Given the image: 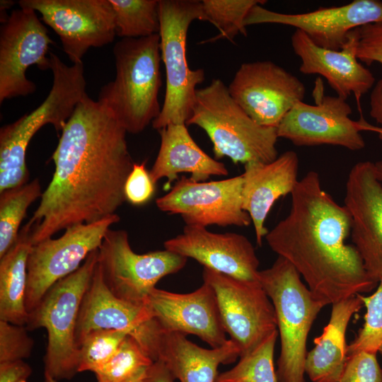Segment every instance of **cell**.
<instances>
[{"label":"cell","instance_id":"cell-1","mask_svg":"<svg viewBox=\"0 0 382 382\" xmlns=\"http://www.w3.org/2000/svg\"><path fill=\"white\" fill-rule=\"evenodd\" d=\"M127 133L98 100L86 94L79 103L52 154V178L28 221L33 245L69 226L116 214L134 163Z\"/></svg>","mask_w":382,"mask_h":382},{"label":"cell","instance_id":"cell-2","mask_svg":"<svg viewBox=\"0 0 382 382\" xmlns=\"http://www.w3.org/2000/svg\"><path fill=\"white\" fill-rule=\"evenodd\" d=\"M291 196L289 214L265 239L303 277L313 296L326 306L375 288L378 283L359 252L346 244L349 214L323 189L318 173L308 172Z\"/></svg>","mask_w":382,"mask_h":382},{"label":"cell","instance_id":"cell-3","mask_svg":"<svg viewBox=\"0 0 382 382\" xmlns=\"http://www.w3.org/2000/svg\"><path fill=\"white\" fill-rule=\"evenodd\" d=\"M115 77L100 90L98 101L130 134L156 119L161 107L160 35L122 38L113 47Z\"/></svg>","mask_w":382,"mask_h":382},{"label":"cell","instance_id":"cell-4","mask_svg":"<svg viewBox=\"0 0 382 382\" xmlns=\"http://www.w3.org/2000/svg\"><path fill=\"white\" fill-rule=\"evenodd\" d=\"M52 88L34 110L0 129V192L28 183L26 151L34 135L46 125L62 130L86 93L82 63L68 66L50 52Z\"/></svg>","mask_w":382,"mask_h":382},{"label":"cell","instance_id":"cell-5","mask_svg":"<svg viewBox=\"0 0 382 382\" xmlns=\"http://www.w3.org/2000/svg\"><path fill=\"white\" fill-rule=\"evenodd\" d=\"M205 131L216 158L228 157L234 163H270L278 157L277 128L255 122L231 96L228 86L215 79L197 88L186 125Z\"/></svg>","mask_w":382,"mask_h":382},{"label":"cell","instance_id":"cell-6","mask_svg":"<svg viewBox=\"0 0 382 382\" xmlns=\"http://www.w3.org/2000/svg\"><path fill=\"white\" fill-rule=\"evenodd\" d=\"M258 280L277 317L281 341L276 369L278 382H306L307 337L325 305L304 285L293 265L280 256L270 267L260 270Z\"/></svg>","mask_w":382,"mask_h":382},{"label":"cell","instance_id":"cell-7","mask_svg":"<svg viewBox=\"0 0 382 382\" xmlns=\"http://www.w3.org/2000/svg\"><path fill=\"white\" fill-rule=\"evenodd\" d=\"M98 261V249H96L76 271L53 284L29 313L25 325L28 330L40 328L47 330L45 373L57 381L71 379L79 373L77 319Z\"/></svg>","mask_w":382,"mask_h":382},{"label":"cell","instance_id":"cell-8","mask_svg":"<svg viewBox=\"0 0 382 382\" xmlns=\"http://www.w3.org/2000/svg\"><path fill=\"white\" fill-rule=\"evenodd\" d=\"M160 49L166 71V92L161 110L152 124L161 129L170 124H185L194 106L197 86L204 80L202 69L188 66L187 34L195 20L204 21L202 1L159 0Z\"/></svg>","mask_w":382,"mask_h":382},{"label":"cell","instance_id":"cell-9","mask_svg":"<svg viewBox=\"0 0 382 382\" xmlns=\"http://www.w3.org/2000/svg\"><path fill=\"white\" fill-rule=\"evenodd\" d=\"M187 258L167 250L144 254L131 248L125 230L109 229L98 248V264L109 289L119 299L145 305L158 282L176 273Z\"/></svg>","mask_w":382,"mask_h":382},{"label":"cell","instance_id":"cell-10","mask_svg":"<svg viewBox=\"0 0 382 382\" xmlns=\"http://www.w3.org/2000/svg\"><path fill=\"white\" fill-rule=\"evenodd\" d=\"M202 278L214 291L223 327L238 346L240 357L278 331L274 306L259 281L236 279L206 267Z\"/></svg>","mask_w":382,"mask_h":382},{"label":"cell","instance_id":"cell-11","mask_svg":"<svg viewBox=\"0 0 382 382\" xmlns=\"http://www.w3.org/2000/svg\"><path fill=\"white\" fill-rule=\"evenodd\" d=\"M120 220L116 214L94 223L74 225L59 238H49L32 246L25 294L28 313L53 284L76 271L88 255L99 248L110 227Z\"/></svg>","mask_w":382,"mask_h":382},{"label":"cell","instance_id":"cell-12","mask_svg":"<svg viewBox=\"0 0 382 382\" xmlns=\"http://www.w3.org/2000/svg\"><path fill=\"white\" fill-rule=\"evenodd\" d=\"M54 42L47 28L33 9L11 11L0 28V103L25 96L36 91V85L26 76L28 67L50 69L47 57Z\"/></svg>","mask_w":382,"mask_h":382},{"label":"cell","instance_id":"cell-13","mask_svg":"<svg viewBox=\"0 0 382 382\" xmlns=\"http://www.w3.org/2000/svg\"><path fill=\"white\" fill-rule=\"evenodd\" d=\"M18 4L41 15L59 37L73 64L82 63L91 47L111 43L116 35L110 0H21Z\"/></svg>","mask_w":382,"mask_h":382},{"label":"cell","instance_id":"cell-14","mask_svg":"<svg viewBox=\"0 0 382 382\" xmlns=\"http://www.w3.org/2000/svg\"><path fill=\"white\" fill-rule=\"evenodd\" d=\"M323 87H315V105L299 101L285 115L277 128L279 138L291 141L296 146H340L351 151L364 148L361 134L368 123L361 117L359 121L349 117L352 108L338 96L323 94Z\"/></svg>","mask_w":382,"mask_h":382},{"label":"cell","instance_id":"cell-15","mask_svg":"<svg viewBox=\"0 0 382 382\" xmlns=\"http://www.w3.org/2000/svg\"><path fill=\"white\" fill-rule=\"evenodd\" d=\"M243 182L242 175L209 182L182 176L156 204L162 212L180 215L188 226H247L252 221L243 209Z\"/></svg>","mask_w":382,"mask_h":382},{"label":"cell","instance_id":"cell-16","mask_svg":"<svg viewBox=\"0 0 382 382\" xmlns=\"http://www.w3.org/2000/svg\"><path fill=\"white\" fill-rule=\"evenodd\" d=\"M228 90L255 122L274 128L306 95L296 76L269 60L242 64Z\"/></svg>","mask_w":382,"mask_h":382},{"label":"cell","instance_id":"cell-17","mask_svg":"<svg viewBox=\"0 0 382 382\" xmlns=\"http://www.w3.org/2000/svg\"><path fill=\"white\" fill-rule=\"evenodd\" d=\"M378 22H382V1L354 0L340 6L295 14L274 12L257 4L248 12L244 25L275 23L295 27L316 45L340 50L352 30Z\"/></svg>","mask_w":382,"mask_h":382},{"label":"cell","instance_id":"cell-18","mask_svg":"<svg viewBox=\"0 0 382 382\" xmlns=\"http://www.w3.org/2000/svg\"><path fill=\"white\" fill-rule=\"evenodd\" d=\"M344 206L352 220L351 236L369 276L382 279V184L374 163H357L351 168Z\"/></svg>","mask_w":382,"mask_h":382},{"label":"cell","instance_id":"cell-19","mask_svg":"<svg viewBox=\"0 0 382 382\" xmlns=\"http://www.w3.org/2000/svg\"><path fill=\"white\" fill-rule=\"evenodd\" d=\"M145 305L166 332L196 335L211 348L219 347L228 340L214 291L206 282L187 294L155 288Z\"/></svg>","mask_w":382,"mask_h":382},{"label":"cell","instance_id":"cell-20","mask_svg":"<svg viewBox=\"0 0 382 382\" xmlns=\"http://www.w3.org/2000/svg\"><path fill=\"white\" fill-rule=\"evenodd\" d=\"M165 250L190 257L216 272L247 281H259L260 262L250 241L236 233H216L185 225L183 233L166 241Z\"/></svg>","mask_w":382,"mask_h":382},{"label":"cell","instance_id":"cell-21","mask_svg":"<svg viewBox=\"0 0 382 382\" xmlns=\"http://www.w3.org/2000/svg\"><path fill=\"white\" fill-rule=\"evenodd\" d=\"M357 28L349 33L340 50L320 47L299 30H296L291 40L294 53L301 60V73L323 76L338 97L346 100L353 94L359 106L360 98L373 87L375 78L356 57Z\"/></svg>","mask_w":382,"mask_h":382},{"label":"cell","instance_id":"cell-22","mask_svg":"<svg viewBox=\"0 0 382 382\" xmlns=\"http://www.w3.org/2000/svg\"><path fill=\"white\" fill-rule=\"evenodd\" d=\"M149 346L148 354L155 361H163L180 382H215L220 364L234 362L240 349L231 339L222 346L207 349L175 332L158 330Z\"/></svg>","mask_w":382,"mask_h":382},{"label":"cell","instance_id":"cell-23","mask_svg":"<svg viewBox=\"0 0 382 382\" xmlns=\"http://www.w3.org/2000/svg\"><path fill=\"white\" fill-rule=\"evenodd\" d=\"M244 165L243 209L249 214L256 242L261 245L269 232L265 223L272 207L279 197L291 194L299 182V158L294 151H287L270 163Z\"/></svg>","mask_w":382,"mask_h":382},{"label":"cell","instance_id":"cell-24","mask_svg":"<svg viewBox=\"0 0 382 382\" xmlns=\"http://www.w3.org/2000/svg\"><path fill=\"white\" fill-rule=\"evenodd\" d=\"M151 318L146 305L131 303L112 294L103 279L98 261L81 303L76 328L77 347L92 331L126 330L132 335Z\"/></svg>","mask_w":382,"mask_h":382},{"label":"cell","instance_id":"cell-25","mask_svg":"<svg viewBox=\"0 0 382 382\" xmlns=\"http://www.w3.org/2000/svg\"><path fill=\"white\" fill-rule=\"evenodd\" d=\"M158 131L160 148L149 172L155 185L166 178V185L169 187L181 173H190V178L199 182L212 175H228L223 163L212 158L197 144L185 124H170Z\"/></svg>","mask_w":382,"mask_h":382},{"label":"cell","instance_id":"cell-26","mask_svg":"<svg viewBox=\"0 0 382 382\" xmlns=\"http://www.w3.org/2000/svg\"><path fill=\"white\" fill-rule=\"evenodd\" d=\"M363 306L359 294L332 304L330 320L307 353L305 373L313 382H339L347 362L346 330Z\"/></svg>","mask_w":382,"mask_h":382},{"label":"cell","instance_id":"cell-27","mask_svg":"<svg viewBox=\"0 0 382 382\" xmlns=\"http://www.w3.org/2000/svg\"><path fill=\"white\" fill-rule=\"evenodd\" d=\"M32 246L31 228L27 223L15 243L0 257V320L25 326L28 323L25 294Z\"/></svg>","mask_w":382,"mask_h":382},{"label":"cell","instance_id":"cell-28","mask_svg":"<svg viewBox=\"0 0 382 382\" xmlns=\"http://www.w3.org/2000/svg\"><path fill=\"white\" fill-rule=\"evenodd\" d=\"M42 194L37 178L0 192V257L16 241L29 206Z\"/></svg>","mask_w":382,"mask_h":382},{"label":"cell","instance_id":"cell-29","mask_svg":"<svg viewBox=\"0 0 382 382\" xmlns=\"http://www.w3.org/2000/svg\"><path fill=\"white\" fill-rule=\"evenodd\" d=\"M116 35L122 38L149 37L160 32L159 0H110Z\"/></svg>","mask_w":382,"mask_h":382},{"label":"cell","instance_id":"cell-30","mask_svg":"<svg viewBox=\"0 0 382 382\" xmlns=\"http://www.w3.org/2000/svg\"><path fill=\"white\" fill-rule=\"evenodd\" d=\"M154 362L128 335L114 356L94 374L98 382H142Z\"/></svg>","mask_w":382,"mask_h":382},{"label":"cell","instance_id":"cell-31","mask_svg":"<svg viewBox=\"0 0 382 382\" xmlns=\"http://www.w3.org/2000/svg\"><path fill=\"white\" fill-rule=\"evenodd\" d=\"M278 334L274 332L254 351L240 357L235 366L218 374L215 382H278L274 365Z\"/></svg>","mask_w":382,"mask_h":382},{"label":"cell","instance_id":"cell-32","mask_svg":"<svg viewBox=\"0 0 382 382\" xmlns=\"http://www.w3.org/2000/svg\"><path fill=\"white\" fill-rule=\"evenodd\" d=\"M265 0H202L204 21L214 25L219 34L207 40L211 42L221 38L232 40L241 33L247 35L244 21L255 5L265 4Z\"/></svg>","mask_w":382,"mask_h":382},{"label":"cell","instance_id":"cell-33","mask_svg":"<svg viewBox=\"0 0 382 382\" xmlns=\"http://www.w3.org/2000/svg\"><path fill=\"white\" fill-rule=\"evenodd\" d=\"M126 330H98L89 332L78 345V371H96L117 352L125 338Z\"/></svg>","mask_w":382,"mask_h":382},{"label":"cell","instance_id":"cell-34","mask_svg":"<svg viewBox=\"0 0 382 382\" xmlns=\"http://www.w3.org/2000/svg\"><path fill=\"white\" fill-rule=\"evenodd\" d=\"M366 308L364 323L357 337L347 345V357L360 351L376 353L382 345V279L374 293L365 296L359 294Z\"/></svg>","mask_w":382,"mask_h":382},{"label":"cell","instance_id":"cell-35","mask_svg":"<svg viewBox=\"0 0 382 382\" xmlns=\"http://www.w3.org/2000/svg\"><path fill=\"white\" fill-rule=\"evenodd\" d=\"M25 325L0 320V363L28 358L34 346Z\"/></svg>","mask_w":382,"mask_h":382},{"label":"cell","instance_id":"cell-36","mask_svg":"<svg viewBox=\"0 0 382 382\" xmlns=\"http://www.w3.org/2000/svg\"><path fill=\"white\" fill-rule=\"evenodd\" d=\"M339 382H382L376 353L360 351L348 356Z\"/></svg>","mask_w":382,"mask_h":382},{"label":"cell","instance_id":"cell-37","mask_svg":"<svg viewBox=\"0 0 382 382\" xmlns=\"http://www.w3.org/2000/svg\"><path fill=\"white\" fill-rule=\"evenodd\" d=\"M357 29V59L367 65L374 62L382 65V22L366 24Z\"/></svg>","mask_w":382,"mask_h":382},{"label":"cell","instance_id":"cell-38","mask_svg":"<svg viewBox=\"0 0 382 382\" xmlns=\"http://www.w3.org/2000/svg\"><path fill=\"white\" fill-rule=\"evenodd\" d=\"M146 161L134 163L125 183L126 201L134 205L146 203L155 191V184L146 170Z\"/></svg>","mask_w":382,"mask_h":382},{"label":"cell","instance_id":"cell-39","mask_svg":"<svg viewBox=\"0 0 382 382\" xmlns=\"http://www.w3.org/2000/svg\"><path fill=\"white\" fill-rule=\"evenodd\" d=\"M31 374V367L23 360L0 363V382H18Z\"/></svg>","mask_w":382,"mask_h":382},{"label":"cell","instance_id":"cell-40","mask_svg":"<svg viewBox=\"0 0 382 382\" xmlns=\"http://www.w3.org/2000/svg\"><path fill=\"white\" fill-rule=\"evenodd\" d=\"M370 107L371 117L382 125V79L376 82L371 93ZM367 131L377 133L378 138L382 141V127L368 124Z\"/></svg>","mask_w":382,"mask_h":382},{"label":"cell","instance_id":"cell-41","mask_svg":"<svg viewBox=\"0 0 382 382\" xmlns=\"http://www.w3.org/2000/svg\"><path fill=\"white\" fill-rule=\"evenodd\" d=\"M175 380L166 364L157 360L154 362L142 382H175Z\"/></svg>","mask_w":382,"mask_h":382},{"label":"cell","instance_id":"cell-42","mask_svg":"<svg viewBox=\"0 0 382 382\" xmlns=\"http://www.w3.org/2000/svg\"><path fill=\"white\" fill-rule=\"evenodd\" d=\"M0 11H1V23H5L9 17L7 15L6 10L9 9L15 4L14 1L10 0H1L0 1Z\"/></svg>","mask_w":382,"mask_h":382},{"label":"cell","instance_id":"cell-43","mask_svg":"<svg viewBox=\"0 0 382 382\" xmlns=\"http://www.w3.org/2000/svg\"><path fill=\"white\" fill-rule=\"evenodd\" d=\"M376 175L378 180L382 182V161H378L374 163Z\"/></svg>","mask_w":382,"mask_h":382},{"label":"cell","instance_id":"cell-44","mask_svg":"<svg viewBox=\"0 0 382 382\" xmlns=\"http://www.w3.org/2000/svg\"><path fill=\"white\" fill-rule=\"evenodd\" d=\"M45 376V382H57V380L54 379L52 376H50L47 374H44Z\"/></svg>","mask_w":382,"mask_h":382},{"label":"cell","instance_id":"cell-45","mask_svg":"<svg viewBox=\"0 0 382 382\" xmlns=\"http://www.w3.org/2000/svg\"><path fill=\"white\" fill-rule=\"evenodd\" d=\"M378 352L382 354V345H381V347H379Z\"/></svg>","mask_w":382,"mask_h":382},{"label":"cell","instance_id":"cell-46","mask_svg":"<svg viewBox=\"0 0 382 382\" xmlns=\"http://www.w3.org/2000/svg\"><path fill=\"white\" fill-rule=\"evenodd\" d=\"M18 382H27V381H26V379H23V380H21V381H18Z\"/></svg>","mask_w":382,"mask_h":382}]
</instances>
